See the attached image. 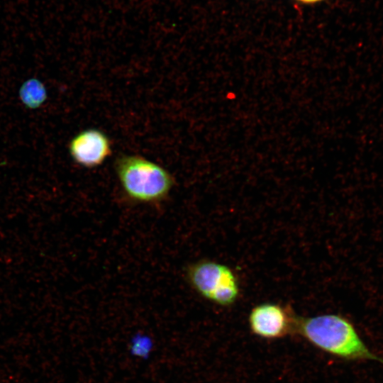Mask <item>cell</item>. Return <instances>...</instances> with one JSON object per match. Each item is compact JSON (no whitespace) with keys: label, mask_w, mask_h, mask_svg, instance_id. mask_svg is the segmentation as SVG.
<instances>
[{"label":"cell","mask_w":383,"mask_h":383,"mask_svg":"<svg viewBox=\"0 0 383 383\" xmlns=\"http://www.w3.org/2000/svg\"><path fill=\"white\" fill-rule=\"evenodd\" d=\"M187 281L206 299L221 306L233 304L240 295V286L233 271L227 265L209 260L189 265Z\"/></svg>","instance_id":"3957f363"},{"label":"cell","mask_w":383,"mask_h":383,"mask_svg":"<svg viewBox=\"0 0 383 383\" xmlns=\"http://www.w3.org/2000/svg\"><path fill=\"white\" fill-rule=\"evenodd\" d=\"M69 150L75 162L91 169L101 165L112 151L109 137L96 128H88L77 134L70 143Z\"/></svg>","instance_id":"5b68a950"},{"label":"cell","mask_w":383,"mask_h":383,"mask_svg":"<svg viewBox=\"0 0 383 383\" xmlns=\"http://www.w3.org/2000/svg\"><path fill=\"white\" fill-rule=\"evenodd\" d=\"M114 167L123 192L138 203L162 201L174 185L172 175L165 168L140 155H120Z\"/></svg>","instance_id":"7a4b0ae2"},{"label":"cell","mask_w":383,"mask_h":383,"mask_svg":"<svg viewBox=\"0 0 383 383\" xmlns=\"http://www.w3.org/2000/svg\"><path fill=\"white\" fill-rule=\"evenodd\" d=\"M296 316L289 306L265 302L250 310L248 324L254 335L266 339H277L294 333Z\"/></svg>","instance_id":"277c9868"},{"label":"cell","mask_w":383,"mask_h":383,"mask_svg":"<svg viewBox=\"0 0 383 383\" xmlns=\"http://www.w3.org/2000/svg\"><path fill=\"white\" fill-rule=\"evenodd\" d=\"M20 96L26 106L36 108L44 101L46 94L44 87L39 81L30 79L21 87Z\"/></svg>","instance_id":"8992f818"},{"label":"cell","mask_w":383,"mask_h":383,"mask_svg":"<svg viewBox=\"0 0 383 383\" xmlns=\"http://www.w3.org/2000/svg\"><path fill=\"white\" fill-rule=\"evenodd\" d=\"M299 1H301L306 2V3H312V2H316V1H320V0H299Z\"/></svg>","instance_id":"52a82bcc"},{"label":"cell","mask_w":383,"mask_h":383,"mask_svg":"<svg viewBox=\"0 0 383 383\" xmlns=\"http://www.w3.org/2000/svg\"><path fill=\"white\" fill-rule=\"evenodd\" d=\"M294 333L331 355L349 360L367 359L383 363V360L365 345L353 324L340 315L297 316Z\"/></svg>","instance_id":"6da1fadb"}]
</instances>
